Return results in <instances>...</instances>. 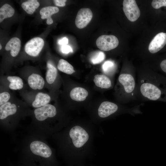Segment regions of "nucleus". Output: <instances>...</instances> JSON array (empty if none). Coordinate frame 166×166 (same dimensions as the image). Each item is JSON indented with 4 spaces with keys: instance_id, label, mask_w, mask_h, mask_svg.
Instances as JSON below:
<instances>
[{
    "instance_id": "obj_14",
    "label": "nucleus",
    "mask_w": 166,
    "mask_h": 166,
    "mask_svg": "<svg viewBox=\"0 0 166 166\" xmlns=\"http://www.w3.org/2000/svg\"><path fill=\"white\" fill-rule=\"evenodd\" d=\"M17 111L16 105L11 104L10 102H7L0 107V119H4L8 116L15 114Z\"/></svg>"
},
{
    "instance_id": "obj_1",
    "label": "nucleus",
    "mask_w": 166,
    "mask_h": 166,
    "mask_svg": "<svg viewBox=\"0 0 166 166\" xmlns=\"http://www.w3.org/2000/svg\"><path fill=\"white\" fill-rule=\"evenodd\" d=\"M137 100L142 101H166V81L150 70L137 73Z\"/></svg>"
},
{
    "instance_id": "obj_17",
    "label": "nucleus",
    "mask_w": 166,
    "mask_h": 166,
    "mask_svg": "<svg viewBox=\"0 0 166 166\" xmlns=\"http://www.w3.org/2000/svg\"><path fill=\"white\" fill-rule=\"evenodd\" d=\"M51 99L47 94L40 92L36 95L32 105L34 108H39L48 104Z\"/></svg>"
},
{
    "instance_id": "obj_22",
    "label": "nucleus",
    "mask_w": 166,
    "mask_h": 166,
    "mask_svg": "<svg viewBox=\"0 0 166 166\" xmlns=\"http://www.w3.org/2000/svg\"><path fill=\"white\" fill-rule=\"evenodd\" d=\"M47 70L46 74V79L49 84L53 83L55 81L57 74L56 69L49 63H47Z\"/></svg>"
},
{
    "instance_id": "obj_4",
    "label": "nucleus",
    "mask_w": 166,
    "mask_h": 166,
    "mask_svg": "<svg viewBox=\"0 0 166 166\" xmlns=\"http://www.w3.org/2000/svg\"><path fill=\"white\" fill-rule=\"evenodd\" d=\"M118 38L113 35H102L96 41L97 47L104 51H108L116 48L119 44Z\"/></svg>"
},
{
    "instance_id": "obj_25",
    "label": "nucleus",
    "mask_w": 166,
    "mask_h": 166,
    "mask_svg": "<svg viewBox=\"0 0 166 166\" xmlns=\"http://www.w3.org/2000/svg\"><path fill=\"white\" fill-rule=\"evenodd\" d=\"M152 7L158 9L162 6H166V0H153L151 3Z\"/></svg>"
},
{
    "instance_id": "obj_8",
    "label": "nucleus",
    "mask_w": 166,
    "mask_h": 166,
    "mask_svg": "<svg viewBox=\"0 0 166 166\" xmlns=\"http://www.w3.org/2000/svg\"><path fill=\"white\" fill-rule=\"evenodd\" d=\"M57 113L56 108L50 104H47L36 109L34 113L36 119L39 121H43L48 117H54Z\"/></svg>"
},
{
    "instance_id": "obj_26",
    "label": "nucleus",
    "mask_w": 166,
    "mask_h": 166,
    "mask_svg": "<svg viewBox=\"0 0 166 166\" xmlns=\"http://www.w3.org/2000/svg\"><path fill=\"white\" fill-rule=\"evenodd\" d=\"M10 94L7 92H4L0 94V106L7 102L10 98Z\"/></svg>"
},
{
    "instance_id": "obj_19",
    "label": "nucleus",
    "mask_w": 166,
    "mask_h": 166,
    "mask_svg": "<svg viewBox=\"0 0 166 166\" xmlns=\"http://www.w3.org/2000/svg\"><path fill=\"white\" fill-rule=\"evenodd\" d=\"M14 9L9 4L6 3L0 8V22L5 19L12 17L14 13Z\"/></svg>"
},
{
    "instance_id": "obj_16",
    "label": "nucleus",
    "mask_w": 166,
    "mask_h": 166,
    "mask_svg": "<svg viewBox=\"0 0 166 166\" xmlns=\"http://www.w3.org/2000/svg\"><path fill=\"white\" fill-rule=\"evenodd\" d=\"M93 81L96 86L101 89H109L112 86V82L110 78L104 75H96Z\"/></svg>"
},
{
    "instance_id": "obj_6",
    "label": "nucleus",
    "mask_w": 166,
    "mask_h": 166,
    "mask_svg": "<svg viewBox=\"0 0 166 166\" xmlns=\"http://www.w3.org/2000/svg\"><path fill=\"white\" fill-rule=\"evenodd\" d=\"M44 44V41L41 38H34L28 41L26 44L25 46V51L31 56H37L42 50Z\"/></svg>"
},
{
    "instance_id": "obj_3",
    "label": "nucleus",
    "mask_w": 166,
    "mask_h": 166,
    "mask_svg": "<svg viewBox=\"0 0 166 166\" xmlns=\"http://www.w3.org/2000/svg\"><path fill=\"white\" fill-rule=\"evenodd\" d=\"M69 136L73 146L77 148L83 146L89 139V135L87 131L78 125L75 126L70 129Z\"/></svg>"
},
{
    "instance_id": "obj_11",
    "label": "nucleus",
    "mask_w": 166,
    "mask_h": 166,
    "mask_svg": "<svg viewBox=\"0 0 166 166\" xmlns=\"http://www.w3.org/2000/svg\"><path fill=\"white\" fill-rule=\"evenodd\" d=\"M28 82L30 87L34 90L42 89L45 84L42 77L36 73H32L29 77Z\"/></svg>"
},
{
    "instance_id": "obj_15",
    "label": "nucleus",
    "mask_w": 166,
    "mask_h": 166,
    "mask_svg": "<svg viewBox=\"0 0 166 166\" xmlns=\"http://www.w3.org/2000/svg\"><path fill=\"white\" fill-rule=\"evenodd\" d=\"M88 94V91L85 89L77 87L71 90L70 93V96L74 101H81L85 99Z\"/></svg>"
},
{
    "instance_id": "obj_23",
    "label": "nucleus",
    "mask_w": 166,
    "mask_h": 166,
    "mask_svg": "<svg viewBox=\"0 0 166 166\" xmlns=\"http://www.w3.org/2000/svg\"><path fill=\"white\" fill-rule=\"evenodd\" d=\"M102 69L103 72L106 74H112L115 71V64L112 61H106L103 64Z\"/></svg>"
},
{
    "instance_id": "obj_29",
    "label": "nucleus",
    "mask_w": 166,
    "mask_h": 166,
    "mask_svg": "<svg viewBox=\"0 0 166 166\" xmlns=\"http://www.w3.org/2000/svg\"><path fill=\"white\" fill-rule=\"evenodd\" d=\"M160 66L161 70L166 74V59L161 61L160 63Z\"/></svg>"
},
{
    "instance_id": "obj_13",
    "label": "nucleus",
    "mask_w": 166,
    "mask_h": 166,
    "mask_svg": "<svg viewBox=\"0 0 166 166\" xmlns=\"http://www.w3.org/2000/svg\"><path fill=\"white\" fill-rule=\"evenodd\" d=\"M59 11L58 8L56 6H48L42 8L40 11L41 18L44 19H47L46 23L50 25L53 22L51 18L52 15L58 13Z\"/></svg>"
},
{
    "instance_id": "obj_2",
    "label": "nucleus",
    "mask_w": 166,
    "mask_h": 166,
    "mask_svg": "<svg viewBox=\"0 0 166 166\" xmlns=\"http://www.w3.org/2000/svg\"><path fill=\"white\" fill-rule=\"evenodd\" d=\"M136 76L134 71L127 67L119 75L117 90L119 98L122 102L128 103L137 100Z\"/></svg>"
},
{
    "instance_id": "obj_10",
    "label": "nucleus",
    "mask_w": 166,
    "mask_h": 166,
    "mask_svg": "<svg viewBox=\"0 0 166 166\" xmlns=\"http://www.w3.org/2000/svg\"><path fill=\"white\" fill-rule=\"evenodd\" d=\"M166 44V33L161 32L156 35L150 42L149 52L152 54L157 53Z\"/></svg>"
},
{
    "instance_id": "obj_27",
    "label": "nucleus",
    "mask_w": 166,
    "mask_h": 166,
    "mask_svg": "<svg viewBox=\"0 0 166 166\" xmlns=\"http://www.w3.org/2000/svg\"><path fill=\"white\" fill-rule=\"evenodd\" d=\"M61 51L63 53H68L70 52H73L71 47L67 45H64L62 46Z\"/></svg>"
},
{
    "instance_id": "obj_31",
    "label": "nucleus",
    "mask_w": 166,
    "mask_h": 166,
    "mask_svg": "<svg viewBox=\"0 0 166 166\" xmlns=\"http://www.w3.org/2000/svg\"><path fill=\"white\" fill-rule=\"evenodd\" d=\"M2 47L1 44H0V49L1 50L2 49Z\"/></svg>"
},
{
    "instance_id": "obj_21",
    "label": "nucleus",
    "mask_w": 166,
    "mask_h": 166,
    "mask_svg": "<svg viewBox=\"0 0 166 166\" xmlns=\"http://www.w3.org/2000/svg\"><path fill=\"white\" fill-rule=\"evenodd\" d=\"M7 79L10 82L9 85V87L10 89L17 90L23 88V81L20 77L15 76H9Z\"/></svg>"
},
{
    "instance_id": "obj_9",
    "label": "nucleus",
    "mask_w": 166,
    "mask_h": 166,
    "mask_svg": "<svg viewBox=\"0 0 166 166\" xmlns=\"http://www.w3.org/2000/svg\"><path fill=\"white\" fill-rule=\"evenodd\" d=\"M30 148L34 154L44 157H49L52 154L50 148L44 143L39 141L32 142L30 144Z\"/></svg>"
},
{
    "instance_id": "obj_24",
    "label": "nucleus",
    "mask_w": 166,
    "mask_h": 166,
    "mask_svg": "<svg viewBox=\"0 0 166 166\" xmlns=\"http://www.w3.org/2000/svg\"><path fill=\"white\" fill-rule=\"evenodd\" d=\"M105 55L101 51H97L94 53L91 57L90 60L93 64H99L105 59Z\"/></svg>"
},
{
    "instance_id": "obj_5",
    "label": "nucleus",
    "mask_w": 166,
    "mask_h": 166,
    "mask_svg": "<svg viewBox=\"0 0 166 166\" xmlns=\"http://www.w3.org/2000/svg\"><path fill=\"white\" fill-rule=\"evenodd\" d=\"M123 10L128 19L131 22L136 21L140 15V11L136 1L124 0Z\"/></svg>"
},
{
    "instance_id": "obj_12",
    "label": "nucleus",
    "mask_w": 166,
    "mask_h": 166,
    "mask_svg": "<svg viewBox=\"0 0 166 166\" xmlns=\"http://www.w3.org/2000/svg\"><path fill=\"white\" fill-rule=\"evenodd\" d=\"M21 46V42L20 39L17 37L11 38L6 45L5 49L7 51L10 50L11 55L15 57L19 53Z\"/></svg>"
},
{
    "instance_id": "obj_7",
    "label": "nucleus",
    "mask_w": 166,
    "mask_h": 166,
    "mask_svg": "<svg viewBox=\"0 0 166 166\" xmlns=\"http://www.w3.org/2000/svg\"><path fill=\"white\" fill-rule=\"evenodd\" d=\"M93 13L89 8H82L78 11L75 20L76 26L79 29L85 27L93 17Z\"/></svg>"
},
{
    "instance_id": "obj_30",
    "label": "nucleus",
    "mask_w": 166,
    "mask_h": 166,
    "mask_svg": "<svg viewBox=\"0 0 166 166\" xmlns=\"http://www.w3.org/2000/svg\"><path fill=\"white\" fill-rule=\"evenodd\" d=\"M68 43V39L66 37H64L60 40L58 41V44L61 45H66Z\"/></svg>"
},
{
    "instance_id": "obj_20",
    "label": "nucleus",
    "mask_w": 166,
    "mask_h": 166,
    "mask_svg": "<svg viewBox=\"0 0 166 166\" xmlns=\"http://www.w3.org/2000/svg\"><path fill=\"white\" fill-rule=\"evenodd\" d=\"M57 68L60 71L68 74H71L75 72L73 67L66 61L62 59L59 60Z\"/></svg>"
},
{
    "instance_id": "obj_18",
    "label": "nucleus",
    "mask_w": 166,
    "mask_h": 166,
    "mask_svg": "<svg viewBox=\"0 0 166 166\" xmlns=\"http://www.w3.org/2000/svg\"><path fill=\"white\" fill-rule=\"evenodd\" d=\"M40 6L37 0H30L23 2L21 6L23 9L28 14H33Z\"/></svg>"
},
{
    "instance_id": "obj_28",
    "label": "nucleus",
    "mask_w": 166,
    "mask_h": 166,
    "mask_svg": "<svg viewBox=\"0 0 166 166\" xmlns=\"http://www.w3.org/2000/svg\"><path fill=\"white\" fill-rule=\"evenodd\" d=\"M53 2L55 5L57 6L63 7L65 5L66 0H55Z\"/></svg>"
}]
</instances>
